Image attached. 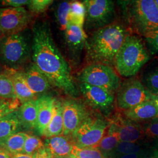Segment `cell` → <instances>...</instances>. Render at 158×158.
<instances>
[{
    "instance_id": "6da1fadb",
    "label": "cell",
    "mask_w": 158,
    "mask_h": 158,
    "mask_svg": "<svg viewBox=\"0 0 158 158\" xmlns=\"http://www.w3.org/2000/svg\"><path fill=\"white\" fill-rule=\"evenodd\" d=\"M32 46L34 63L51 82L69 96L79 95L71 70L66 60L57 48L46 23L34 27Z\"/></svg>"
},
{
    "instance_id": "7a4b0ae2",
    "label": "cell",
    "mask_w": 158,
    "mask_h": 158,
    "mask_svg": "<svg viewBox=\"0 0 158 158\" xmlns=\"http://www.w3.org/2000/svg\"><path fill=\"white\" fill-rule=\"evenodd\" d=\"M127 35L124 27L119 23L97 29L85 42L89 60L92 63L114 65L115 56Z\"/></svg>"
},
{
    "instance_id": "3957f363",
    "label": "cell",
    "mask_w": 158,
    "mask_h": 158,
    "mask_svg": "<svg viewBox=\"0 0 158 158\" xmlns=\"http://www.w3.org/2000/svg\"><path fill=\"white\" fill-rule=\"evenodd\" d=\"M149 59L141 40L128 34L115 56L114 66L121 76L130 77L135 75Z\"/></svg>"
},
{
    "instance_id": "277c9868",
    "label": "cell",
    "mask_w": 158,
    "mask_h": 158,
    "mask_svg": "<svg viewBox=\"0 0 158 158\" xmlns=\"http://www.w3.org/2000/svg\"><path fill=\"white\" fill-rule=\"evenodd\" d=\"M124 4L129 22L138 33L144 36L158 30V7L154 0L130 1Z\"/></svg>"
},
{
    "instance_id": "5b68a950",
    "label": "cell",
    "mask_w": 158,
    "mask_h": 158,
    "mask_svg": "<svg viewBox=\"0 0 158 158\" xmlns=\"http://www.w3.org/2000/svg\"><path fill=\"white\" fill-rule=\"evenodd\" d=\"M30 48L21 33L4 36L0 46V60L6 69L19 70L30 56Z\"/></svg>"
},
{
    "instance_id": "8992f818",
    "label": "cell",
    "mask_w": 158,
    "mask_h": 158,
    "mask_svg": "<svg viewBox=\"0 0 158 158\" xmlns=\"http://www.w3.org/2000/svg\"><path fill=\"white\" fill-rule=\"evenodd\" d=\"M80 83L101 87L111 92L118 90L121 79L112 66L99 63H91L79 74Z\"/></svg>"
},
{
    "instance_id": "52a82bcc",
    "label": "cell",
    "mask_w": 158,
    "mask_h": 158,
    "mask_svg": "<svg viewBox=\"0 0 158 158\" xmlns=\"http://www.w3.org/2000/svg\"><path fill=\"white\" fill-rule=\"evenodd\" d=\"M109 126L106 120L89 115L72 135L74 145L81 148H96L106 135Z\"/></svg>"
},
{
    "instance_id": "ba28073f",
    "label": "cell",
    "mask_w": 158,
    "mask_h": 158,
    "mask_svg": "<svg viewBox=\"0 0 158 158\" xmlns=\"http://www.w3.org/2000/svg\"><path fill=\"white\" fill-rule=\"evenodd\" d=\"M116 102L121 110L125 111L145 102L151 101L149 93L141 81L135 78L125 80L117 91Z\"/></svg>"
},
{
    "instance_id": "9c48e42d",
    "label": "cell",
    "mask_w": 158,
    "mask_h": 158,
    "mask_svg": "<svg viewBox=\"0 0 158 158\" xmlns=\"http://www.w3.org/2000/svg\"><path fill=\"white\" fill-rule=\"evenodd\" d=\"M85 23L88 28H104L112 24L115 17V7L110 0H85Z\"/></svg>"
},
{
    "instance_id": "30bf717a",
    "label": "cell",
    "mask_w": 158,
    "mask_h": 158,
    "mask_svg": "<svg viewBox=\"0 0 158 158\" xmlns=\"http://www.w3.org/2000/svg\"><path fill=\"white\" fill-rule=\"evenodd\" d=\"M31 21V14L23 7L0 8V31L4 36L20 33Z\"/></svg>"
},
{
    "instance_id": "8fae6325",
    "label": "cell",
    "mask_w": 158,
    "mask_h": 158,
    "mask_svg": "<svg viewBox=\"0 0 158 158\" xmlns=\"http://www.w3.org/2000/svg\"><path fill=\"white\" fill-rule=\"evenodd\" d=\"M64 135L71 136L89 116L85 106L80 102L68 99L62 102Z\"/></svg>"
},
{
    "instance_id": "7c38bea8",
    "label": "cell",
    "mask_w": 158,
    "mask_h": 158,
    "mask_svg": "<svg viewBox=\"0 0 158 158\" xmlns=\"http://www.w3.org/2000/svg\"><path fill=\"white\" fill-rule=\"evenodd\" d=\"M80 91L93 107L106 111L113 106L115 95L113 92L101 87L80 83Z\"/></svg>"
},
{
    "instance_id": "4fadbf2b",
    "label": "cell",
    "mask_w": 158,
    "mask_h": 158,
    "mask_svg": "<svg viewBox=\"0 0 158 158\" xmlns=\"http://www.w3.org/2000/svg\"><path fill=\"white\" fill-rule=\"evenodd\" d=\"M119 136L120 142H141L146 138L141 125L128 119H117L112 123Z\"/></svg>"
},
{
    "instance_id": "5bb4252c",
    "label": "cell",
    "mask_w": 158,
    "mask_h": 158,
    "mask_svg": "<svg viewBox=\"0 0 158 158\" xmlns=\"http://www.w3.org/2000/svg\"><path fill=\"white\" fill-rule=\"evenodd\" d=\"M23 73L29 88L36 96L50 89L51 82L34 63L30 64Z\"/></svg>"
},
{
    "instance_id": "9a60e30c",
    "label": "cell",
    "mask_w": 158,
    "mask_h": 158,
    "mask_svg": "<svg viewBox=\"0 0 158 158\" xmlns=\"http://www.w3.org/2000/svg\"><path fill=\"white\" fill-rule=\"evenodd\" d=\"M87 39L83 27L69 23L65 31V40L68 49L73 56H80L85 48Z\"/></svg>"
},
{
    "instance_id": "2e32d148",
    "label": "cell",
    "mask_w": 158,
    "mask_h": 158,
    "mask_svg": "<svg viewBox=\"0 0 158 158\" xmlns=\"http://www.w3.org/2000/svg\"><path fill=\"white\" fill-rule=\"evenodd\" d=\"M55 101V98L49 96H41L36 99L38 118L36 130L41 135H44L51 121Z\"/></svg>"
},
{
    "instance_id": "e0dca14e",
    "label": "cell",
    "mask_w": 158,
    "mask_h": 158,
    "mask_svg": "<svg viewBox=\"0 0 158 158\" xmlns=\"http://www.w3.org/2000/svg\"><path fill=\"white\" fill-rule=\"evenodd\" d=\"M4 72L11 79L17 98L22 104L37 99V96L31 90L27 84L23 71L6 69Z\"/></svg>"
},
{
    "instance_id": "ac0fdd59",
    "label": "cell",
    "mask_w": 158,
    "mask_h": 158,
    "mask_svg": "<svg viewBox=\"0 0 158 158\" xmlns=\"http://www.w3.org/2000/svg\"><path fill=\"white\" fill-rule=\"evenodd\" d=\"M45 147L53 158H62L70 155L74 143L71 136H56L46 139Z\"/></svg>"
},
{
    "instance_id": "d6986e66",
    "label": "cell",
    "mask_w": 158,
    "mask_h": 158,
    "mask_svg": "<svg viewBox=\"0 0 158 158\" xmlns=\"http://www.w3.org/2000/svg\"><path fill=\"white\" fill-rule=\"evenodd\" d=\"M124 114L127 119L131 121L147 122L158 117V109L152 102L148 101L124 111Z\"/></svg>"
},
{
    "instance_id": "ffe728a7",
    "label": "cell",
    "mask_w": 158,
    "mask_h": 158,
    "mask_svg": "<svg viewBox=\"0 0 158 158\" xmlns=\"http://www.w3.org/2000/svg\"><path fill=\"white\" fill-rule=\"evenodd\" d=\"M17 114L22 128L25 130H36L38 118L36 99L23 103L17 110Z\"/></svg>"
},
{
    "instance_id": "44dd1931",
    "label": "cell",
    "mask_w": 158,
    "mask_h": 158,
    "mask_svg": "<svg viewBox=\"0 0 158 158\" xmlns=\"http://www.w3.org/2000/svg\"><path fill=\"white\" fill-rule=\"evenodd\" d=\"M63 130L62 102L56 100L52 117L43 136L46 138H49L56 136L62 135L63 134Z\"/></svg>"
},
{
    "instance_id": "7402d4cb",
    "label": "cell",
    "mask_w": 158,
    "mask_h": 158,
    "mask_svg": "<svg viewBox=\"0 0 158 158\" xmlns=\"http://www.w3.org/2000/svg\"><path fill=\"white\" fill-rule=\"evenodd\" d=\"M119 142L120 139L118 133L113 123H111L106 135L104 136L96 148L102 152L105 158H108L110 156H112L113 153Z\"/></svg>"
},
{
    "instance_id": "603a6c76",
    "label": "cell",
    "mask_w": 158,
    "mask_h": 158,
    "mask_svg": "<svg viewBox=\"0 0 158 158\" xmlns=\"http://www.w3.org/2000/svg\"><path fill=\"white\" fill-rule=\"evenodd\" d=\"M22 128L17 111L0 119V141L9 136L20 132Z\"/></svg>"
},
{
    "instance_id": "cb8c5ba5",
    "label": "cell",
    "mask_w": 158,
    "mask_h": 158,
    "mask_svg": "<svg viewBox=\"0 0 158 158\" xmlns=\"http://www.w3.org/2000/svg\"><path fill=\"white\" fill-rule=\"evenodd\" d=\"M28 134L18 132L0 141V148L10 155L22 153Z\"/></svg>"
},
{
    "instance_id": "d4e9b609",
    "label": "cell",
    "mask_w": 158,
    "mask_h": 158,
    "mask_svg": "<svg viewBox=\"0 0 158 158\" xmlns=\"http://www.w3.org/2000/svg\"><path fill=\"white\" fill-rule=\"evenodd\" d=\"M146 143L143 142H120L111 156L117 157L121 155L134 154L152 150Z\"/></svg>"
},
{
    "instance_id": "484cf974",
    "label": "cell",
    "mask_w": 158,
    "mask_h": 158,
    "mask_svg": "<svg viewBox=\"0 0 158 158\" xmlns=\"http://www.w3.org/2000/svg\"><path fill=\"white\" fill-rule=\"evenodd\" d=\"M85 15L86 10L83 2L76 1L70 2L69 23L83 28Z\"/></svg>"
},
{
    "instance_id": "4316f807",
    "label": "cell",
    "mask_w": 158,
    "mask_h": 158,
    "mask_svg": "<svg viewBox=\"0 0 158 158\" xmlns=\"http://www.w3.org/2000/svg\"><path fill=\"white\" fill-rule=\"evenodd\" d=\"M0 98H17L11 79L5 72L0 74Z\"/></svg>"
},
{
    "instance_id": "83f0119b",
    "label": "cell",
    "mask_w": 158,
    "mask_h": 158,
    "mask_svg": "<svg viewBox=\"0 0 158 158\" xmlns=\"http://www.w3.org/2000/svg\"><path fill=\"white\" fill-rule=\"evenodd\" d=\"M70 10V2L64 1L59 4L56 11V18L59 28L64 31L69 23V14Z\"/></svg>"
},
{
    "instance_id": "f1b7e54d",
    "label": "cell",
    "mask_w": 158,
    "mask_h": 158,
    "mask_svg": "<svg viewBox=\"0 0 158 158\" xmlns=\"http://www.w3.org/2000/svg\"><path fill=\"white\" fill-rule=\"evenodd\" d=\"M70 155L74 158H106L96 148H81L74 145Z\"/></svg>"
},
{
    "instance_id": "f546056e",
    "label": "cell",
    "mask_w": 158,
    "mask_h": 158,
    "mask_svg": "<svg viewBox=\"0 0 158 158\" xmlns=\"http://www.w3.org/2000/svg\"><path fill=\"white\" fill-rule=\"evenodd\" d=\"M45 148V143L39 137L28 134L22 153L30 155H34L36 153L39 152Z\"/></svg>"
},
{
    "instance_id": "4dcf8cb0",
    "label": "cell",
    "mask_w": 158,
    "mask_h": 158,
    "mask_svg": "<svg viewBox=\"0 0 158 158\" xmlns=\"http://www.w3.org/2000/svg\"><path fill=\"white\" fill-rule=\"evenodd\" d=\"M22 103L18 99H6L0 98V119L15 112L20 107Z\"/></svg>"
},
{
    "instance_id": "1f68e13d",
    "label": "cell",
    "mask_w": 158,
    "mask_h": 158,
    "mask_svg": "<svg viewBox=\"0 0 158 158\" xmlns=\"http://www.w3.org/2000/svg\"><path fill=\"white\" fill-rule=\"evenodd\" d=\"M142 83L149 93L158 94V69L148 72L143 77Z\"/></svg>"
},
{
    "instance_id": "d6a6232c",
    "label": "cell",
    "mask_w": 158,
    "mask_h": 158,
    "mask_svg": "<svg viewBox=\"0 0 158 158\" xmlns=\"http://www.w3.org/2000/svg\"><path fill=\"white\" fill-rule=\"evenodd\" d=\"M142 127L146 138L158 141V117L145 122Z\"/></svg>"
},
{
    "instance_id": "836d02e7",
    "label": "cell",
    "mask_w": 158,
    "mask_h": 158,
    "mask_svg": "<svg viewBox=\"0 0 158 158\" xmlns=\"http://www.w3.org/2000/svg\"><path fill=\"white\" fill-rule=\"evenodd\" d=\"M53 2L51 0H31L28 4L29 10L34 14H40L45 11Z\"/></svg>"
},
{
    "instance_id": "e575fe53",
    "label": "cell",
    "mask_w": 158,
    "mask_h": 158,
    "mask_svg": "<svg viewBox=\"0 0 158 158\" xmlns=\"http://www.w3.org/2000/svg\"><path fill=\"white\" fill-rule=\"evenodd\" d=\"M143 37L150 51L153 53H158V30L146 34Z\"/></svg>"
},
{
    "instance_id": "d590c367",
    "label": "cell",
    "mask_w": 158,
    "mask_h": 158,
    "mask_svg": "<svg viewBox=\"0 0 158 158\" xmlns=\"http://www.w3.org/2000/svg\"><path fill=\"white\" fill-rule=\"evenodd\" d=\"M30 1L28 0H2L0 1L1 5L6 7L19 8L28 5Z\"/></svg>"
},
{
    "instance_id": "8d00e7d4",
    "label": "cell",
    "mask_w": 158,
    "mask_h": 158,
    "mask_svg": "<svg viewBox=\"0 0 158 158\" xmlns=\"http://www.w3.org/2000/svg\"><path fill=\"white\" fill-rule=\"evenodd\" d=\"M154 151L149 150L147 151H144L142 152L138 153H134V154H128V155H121L118 156L116 158H143L149 154L153 152Z\"/></svg>"
},
{
    "instance_id": "74e56055",
    "label": "cell",
    "mask_w": 158,
    "mask_h": 158,
    "mask_svg": "<svg viewBox=\"0 0 158 158\" xmlns=\"http://www.w3.org/2000/svg\"><path fill=\"white\" fill-rule=\"evenodd\" d=\"M33 158H53L49 151L45 148L34 155Z\"/></svg>"
},
{
    "instance_id": "f35d334b",
    "label": "cell",
    "mask_w": 158,
    "mask_h": 158,
    "mask_svg": "<svg viewBox=\"0 0 158 158\" xmlns=\"http://www.w3.org/2000/svg\"><path fill=\"white\" fill-rule=\"evenodd\" d=\"M11 158H33L34 155H30L23 153H18L10 155Z\"/></svg>"
},
{
    "instance_id": "ab89813d",
    "label": "cell",
    "mask_w": 158,
    "mask_h": 158,
    "mask_svg": "<svg viewBox=\"0 0 158 158\" xmlns=\"http://www.w3.org/2000/svg\"><path fill=\"white\" fill-rule=\"evenodd\" d=\"M151 101L155 104V106L158 109V94H151Z\"/></svg>"
},
{
    "instance_id": "60d3db41",
    "label": "cell",
    "mask_w": 158,
    "mask_h": 158,
    "mask_svg": "<svg viewBox=\"0 0 158 158\" xmlns=\"http://www.w3.org/2000/svg\"><path fill=\"white\" fill-rule=\"evenodd\" d=\"M0 158H11V157L8 153L0 148Z\"/></svg>"
},
{
    "instance_id": "b9f144b4",
    "label": "cell",
    "mask_w": 158,
    "mask_h": 158,
    "mask_svg": "<svg viewBox=\"0 0 158 158\" xmlns=\"http://www.w3.org/2000/svg\"><path fill=\"white\" fill-rule=\"evenodd\" d=\"M143 158H158V152L156 151H153V152Z\"/></svg>"
},
{
    "instance_id": "7bdbcfd3",
    "label": "cell",
    "mask_w": 158,
    "mask_h": 158,
    "mask_svg": "<svg viewBox=\"0 0 158 158\" xmlns=\"http://www.w3.org/2000/svg\"><path fill=\"white\" fill-rule=\"evenodd\" d=\"M4 70H4L3 67H2V65L0 64V74L3 73L4 72Z\"/></svg>"
},
{
    "instance_id": "ee69618b",
    "label": "cell",
    "mask_w": 158,
    "mask_h": 158,
    "mask_svg": "<svg viewBox=\"0 0 158 158\" xmlns=\"http://www.w3.org/2000/svg\"><path fill=\"white\" fill-rule=\"evenodd\" d=\"M2 38H3V35L1 33V32L0 31V46H1V45Z\"/></svg>"
},
{
    "instance_id": "f6af8a7d",
    "label": "cell",
    "mask_w": 158,
    "mask_h": 158,
    "mask_svg": "<svg viewBox=\"0 0 158 158\" xmlns=\"http://www.w3.org/2000/svg\"><path fill=\"white\" fill-rule=\"evenodd\" d=\"M74 158V157H73L72 156H71V155H69V156H64V157H62V158Z\"/></svg>"
},
{
    "instance_id": "bcb514c9",
    "label": "cell",
    "mask_w": 158,
    "mask_h": 158,
    "mask_svg": "<svg viewBox=\"0 0 158 158\" xmlns=\"http://www.w3.org/2000/svg\"><path fill=\"white\" fill-rule=\"evenodd\" d=\"M155 1V2H156V5H157L158 7V0H156V1Z\"/></svg>"
}]
</instances>
